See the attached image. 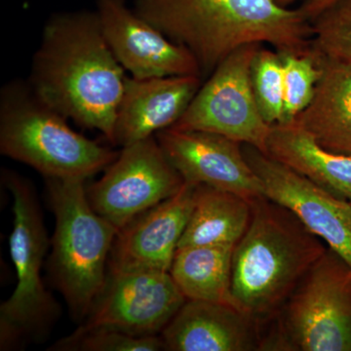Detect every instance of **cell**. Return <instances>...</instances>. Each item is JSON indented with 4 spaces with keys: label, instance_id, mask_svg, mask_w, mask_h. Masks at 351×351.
<instances>
[{
    "label": "cell",
    "instance_id": "12",
    "mask_svg": "<svg viewBox=\"0 0 351 351\" xmlns=\"http://www.w3.org/2000/svg\"><path fill=\"white\" fill-rule=\"evenodd\" d=\"M156 137L184 182L235 193L250 202L265 196L262 182L237 141L211 132L173 127Z\"/></svg>",
    "mask_w": 351,
    "mask_h": 351
},
{
    "label": "cell",
    "instance_id": "3",
    "mask_svg": "<svg viewBox=\"0 0 351 351\" xmlns=\"http://www.w3.org/2000/svg\"><path fill=\"white\" fill-rule=\"evenodd\" d=\"M318 239L286 208L265 196L253 201L232 257V295L241 311L263 315L280 306L327 251Z\"/></svg>",
    "mask_w": 351,
    "mask_h": 351
},
{
    "label": "cell",
    "instance_id": "6",
    "mask_svg": "<svg viewBox=\"0 0 351 351\" xmlns=\"http://www.w3.org/2000/svg\"><path fill=\"white\" fill-rule=\"evenodd\" d=\"M2 180L13 198L9 249L17 276L15 290L0 306L3 350L45 338L59 319L61 306L41 278L49 240L34 186L12 171H4Z\"/></svg>",
    "mask_w": 351,
    "mask_h": 351
},
{
    "label": "cell",
    "instance_id": "24",
    "mask_svg": "<svg viewBox=\"0 0 351 351\" xmlns=\"http://www.w3.org/2000/svg\"><path fill=\"white\" fill-rule=\"evenodd\" d=\"M165 350L159 336H132L107 328L78 327L60 339L49 350L56 351H158Z\"/></svg>",
    "mask_w": 351,
    "mask_h": 351
},
{
    "label": "cell",
    "instance_id": "21",
    "mask_svg": "<svg viewBox=\"0 0 351 351\" xmlns=\"http://www.w3.org/2000/svg\"><path fill=\"white\" fill-rule=\"evenodd\" d=\"M311 24V52L314 56L351 66V0H338Z\"/></svg>",
    "mask_w": 351,
    "mask_h": 351
},
{
    "label": "cell",
    "instance_id": "10",
    "mask_svg": "<svg viewBox=\"0 0 351 351\" xmlns=\"http://www.w3.org/2000/svg\"><path fill=\"white\" fill-rule=\"evenodd\" d=\"M186 301L170 271H108L105 285L80 327L158 336Z\"/></svg>",
    "mask_w": 351,
    "mask_h": 351
},
{
    "label": "cell",
    "instance_id": "14",
    "mask_svg": "<svg viewBox=\"0 0 351 351\" xmlns=\"http://www.w3.org/2000/svg\"><path fill=\"white\" fill-rule=\"evenodd\" d=\"M195 186L184 182L179 193L121 228L113 242L108 271H170L195 206Z\"/></svg>",
    "mask_w": 351,
    "mask_h": 351
},
{
    "label": "cell",
    "instance_id": "23",
    "mask_svg": "<svg viewBox=\"0 0 351 351\" xmlns=\"http://www.w3.org/2000/svg\"><path fill=\"white\" fill-rule=\"evenodd\" d=\"M252 86L263 119L280 123L284 106L283 63L278 52L260 48L251 69Z\"/></svg>",
    "mask_w": 351,
    "mask_h": 351
},
{
    "label": "cell",
    "instance_id": "11",
    "mask_svg": "<svg viewBox=\"0 0 351 351\" xmlns=\"http://www.w3.org/2000/svg\"><path fill=\"white\" fill-rule=\"evenodd\" d=\"M243 154L262 182L265 197L294 214L351 267L350 201L251 145H244Z\"/></svg>",
    "mask_w": 351,
    "mask_h": 351
},
{
    "label": "cell",
    "instance_id": "9",
    "mask_svg": "<svg viewBox=\"0 0 351 351\" xmlns=\"http://www.w3.org/2000/svg\"><path fill=\"white\" fill-rule=\"evenodd\" d=\"M291 297L286 326L306 351H351V267L327 250Z\"/></svg>",
    "mask_w": 351,
    "mask_h": 351
},
{
    "label": "cell",
    "instance_id": "15",
    "mask_svg": "<svg viewBox=\"0 0 351 351\" xmlns=\"http://www.w3.org/2000/svg\"><path fill=\"white\" fill-rule=\"evenodd\" d=\"M201 85L199 75L127 76L112 144L126 147L174 126Z\"/></svg>",
    "mask_w": 351,
    "mask_h": 351
},
{
    "label": "cell",
    "instance_id": "22",
    "mask_svg": "<svg viewBox=\"0 0 351 351\" xmlns=\"http://www.w3.org/2000/svg\"><path fill=\"white\" fill-rule=\"evenodd\" d=\"M280 55L284 82L283 114L280 123H292L313 100L322 69L311 50L304 54Z\"/></svg>",
    "mask_w": 351,
    "mask_h": 351
},
{
    "label": "cell",
    "instance_id": "25",
    "mask_svg": "<svg viewBox=\"0 0 351 351\" xmlns=\"http://www.w3.org/2000/svg\"><path fill=\"white\" fill-rule=\"evenodd\" d=\"M274 1L278 3L279 5L286 7L289 4L293 3V2L298 1V0H274ZM337 1L338 0H304V3L300 7V9L306 14L308 20L311 21Z\"/></svg>",
    "mask_w": 351,
    "mask_h": 351
},
{
    "label": "cell",
    "instance_id": "20",
    "mask_svg": "<svg viewBox=\"0 0 351 351\" xmlns=\"http://www.w3.org/2000/svg\"><path fill=\"white\" fill-rule=\"evenodd\" d=\"M252 202L241 196L196 184L195 206L179 248L205 245L235 246L248 228Z\"/></svg>",
    "mask_w": 351,
    "mask_h": 351
},
{
    "label": "cell",
    "instance_id": "8",
    "mask_svg": "<svg viewBox=\"0 0 351 351\" xmlns=\"http://www.w3.org/2000/svg\"><path fill=\"white\" fill-rule=\"evenodd\" d=\"M156 136L122 147L105 174L86 188L90 205L119 230L184 186Z\"/></svg>",
    "mask_w": 351,
    "mask_h": 351
},
{
    "label": "cell",
    "instance_id": "19",
    "mask_svg": "<svg viewBox=\"0 0 351 351\" xmlns=\"http://www.w3.org/2000/svg\"><path fill=\"white\" fill-rule=\"evenodd\" d=\"M234 247L205 245L178 249L170 274L186 300L217 302L241 311L232 290Z\"/></svg>",
    "mask_w": 351,
    "mask_h": 351
},
{
    "label": "cell",
    "instance_id": "5",
    "mask_svg": "<svg viewBox=\"0 0 351 351\" xmlns=\"http://www.w3.org/2000/svg\"><path fill=\"white\" fill-rule=\"evenodd\" d=\"M55 217L49 271L76 320L85 319L107 280V265L119 230L88 200L86 180L47 178Z\"/></svg>",
    "mask_w": 351,
    "mask_h": 351
},
{
    "label": "cell",
    "instance_id": "7",
    "mask_svg": "<svg viewBox=\"0 0 351 351\" xmlns=\"http://www.w3.org/2000/svg\"><path fill=\"white\" fill-rule=\"evenodd\" d=\"M260 48L261 44H247L226 57L173 128L211 132L267 154L271 125L260 112L251 80Z\"/></svg>",
    "mask_w": 351,
    "mask_h": 351
},
{
    "label": "cell",
    "instance_id": "18",
    "mask_svg": "<svg viewBox=\"0 0 351 351\" xmlns=\"http://www.w3.org/2000/svg\"><path fill=\"white\" fill-rule=\"evenodd\" d=\"M267 154L351 202V154L328 151L295 122L271 125Z\"/></svg>",
    "mask_w": 351,
    "mask_h": 351
},
{
    "label": "cell",
    "instance_id": "16",
    "mask_svg": "<svg viewBox=\"0 0 351 351\" xmlns=\"http://www.w3.org/2000/svg\"><path fill=\"white\" fill-rule=\"evenodd\" d=\"M248 314L217 302L186 300L161 332L172 351H243L254 348Z\"/></svg>",
    "mask_w": 351,
    "mask_h": 351
},
{
    "label": "cell",
    "instance_id": "4",
    "mask_svg": "<svg viewBox=\"0 0 351 351\" xmlns=\"http://www.w3.org/2000/svg\"><path fill=\"white\" fill-rule=\"evenodd\" d=\"M68 121L29 82H8L0 91V152L45 179L87 180L106 170L119 152L77 133Z\"/></svg>",
    "mask_w": 351,
    "mask_h": 351
},
{
    "label": "cell",
    "instance_id": "13",
    "mask_svg": "<svg viewBox=\"0 0 351 351\" xmlns=\"http://www.w3.org/2000/svg\"><path fill=\"white\" fill-rule=\"evenodd\" d=\"M96 12L110 50L132 77L202 76L188 49L129 8L125 0H97Z\"/></svg>",
    "mask_w": 351,
    "mask_h": 351
},
{
    "label": "cell",
    "instance_id": "17",
    "mask_svg": "<svg viewBox=\"0 0 351 351\" xmlns=\"http://www.w3.org/2000/svg\"><path fill=\"white\" fill-rule=\"evenodd\" d=\"M315 59L322 73L313 100L294 122L328 151L351 154V66Z\"/></svg>",
    "mask_w": 351,
    "mask_h": 351
},
{
    "label": "cell",
    "instance_id": "1",
    "mask_svg": "<svg viewBox=\"0 0 351 351\" xmlns=\"http://www.w3.org/2000/svg\"><path fill=\"white\" fill-rule=\"evenodd\" d=\"M125 71L96 11H75L53 15L44 25L27 82L66 119L100 131L112 143Z\"/></svg>",
    "mask_w": 351,
    "mask_h": 351
},
{
    "label": "cell",
    "instance_id": "2",
    "mask_svg": "<svg viewBox=\"0 0 351 351\" xmlns=\"http://www.w3.org/2000/svg\"><path fill=\"white\" fill-rule=\"evenodd\" d=\"M134 10L188 49L211 75L242 46L269 43L280 54L311 50V21L274 0H134Z\"/></svg>",
    "mask_w": 351,
    "mask_h": 351
}]
</instances>
